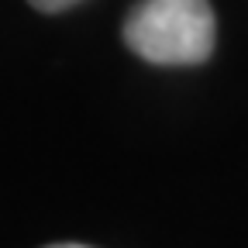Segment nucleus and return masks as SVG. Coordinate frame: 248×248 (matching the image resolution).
<instances>
[{"label": "nucleus", "instance_id": "7ed1b4c3", "mask_svg": "<svg viewBox=\"0 0 248 248\" xmlns=\"http://www.w3.org/2000/svg\"><path fill=\"white\" fill-rule=\"evenodd\" d=\"M48 248H86V245H48Z\"/></svg>", "mask_w": 248, "mask_h": 248}, {"label": "nucleus", "instance_id": "f257e3e1", "mask_svg": "<svg viewBox=\"0 0 248 248\" xmlns=\"http://www.w3.org/2000/svg\"><path fill=\"white\" fill-rule=\"evenodd\" d=\"M214 42L210 0H138L124 17V45L152 66H200Z\"/></svg>", "mask_w": 248, "mask_h": 248}, {"label": "nucleus", "instance_id": "f03ea898", "mask_svg": "<svg viewBox=\"0 0 248 248\" xmlns=\"http://www.w3.org/2000/svg\"><path fill=\"white\" fill-rule=\"evenodd\" d=\"M35 11H42V14H59V11H69V7H76V4H83V0H28Z\"/></svg>", "mask_w": 248, "mask_h": 248}]
</instances>
